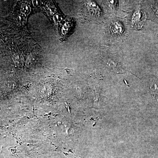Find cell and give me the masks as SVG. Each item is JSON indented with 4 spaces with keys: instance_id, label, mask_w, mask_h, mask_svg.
Segmentation results:
<instances>
[{
    "instance_id": "obj_1",
    "label": "cell",
    "mask_w": 158,
    "mask_h": 158,
    "mask_svg": "<svg viewBox=\"0 0 158 158\" xmlns=\"http://www.w3.org/2000/svg\"><path fill=\"white\" fill-rule=\"evenodd\" d=\"M144 15L141 10H137L133 13L132 17V25L135 29H141L144 25Z\"/></svg>"
},
{
    "instance_id": "obj_2",
    "label": "cell",
    "mask_w": 158,
    "mask_h": 158,
    "mask_svg": "<svg viewBox=\"0 0 158 158\" xmlns=\"http://www.w3.org/2000/svg\"><path fill=\"white\" fill-rule=\"evenodd\" d=\"M124 27L120 22H113L110 27V31L113 35L115 36H120L124 32Z\"/></svg>"
},
{
    "instance_id": "obj_3",
    "label": "cell",
    "mask_w": 158,
    "mask_h": 158,
    "mask_svg": "<svg viewBox=\"0 0 158 158\" xmlns=\"http://www.w3.org/2000/svg\"><path fill=\"white\" fill-rule=\"evenodd\" d=\"M88 6L91 13L95 15H99L100 9L96 3L94 2H90L88 3Z\"/></svg>"
},
{
    "instance_id": "obj_4",
    "label": "cell",
    "mask_w": 158,
    "mask_h": 158,
    "mask_svg": "<svg viewBox=\"0 0 158 158\" xmlns=\"http://www.w3.org/2000/svg\"><path fill=\"white\" fill-rule=\"evenodd\" d=\"M21 11L24 14L28 15L31 11V8L29 7L28 5H23L21 6Z\"/></svg>"
},
{
    "instance_id": "obj_5",
    "label": "cell",
    "mask_w": 158,
    "mask_h": 158,
    "mask_svg": "<svg viewBox=\"0 0 158 158\" xmlns=\"http://www.w3.org/2000/svg\"><path fill=\"white\" fill-rule=\"evenodd\" d=\"M0 158H4V157H3L2 156V155H0Z\"/></svg>"
}]
</instances>
